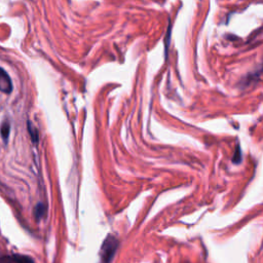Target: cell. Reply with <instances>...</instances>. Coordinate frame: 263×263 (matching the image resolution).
I'll return each instance as SVG.
<instances>
[{"mask_svg":"<svg viewBox=\"0 0 263 263\" xmlns=\"http://www.w3.org/2000/svg\"><path fill=\"white\" fill-rule=\"evenodd\" d=\"M119 247V241L113 236H108L100 251V263H110Z\"/></svg>","mask_w":263,"mask_h":263,"instance_id":"6da1fadb","label":"cell"},{"mask_svg":"<svg viewBox=\"0 0 263 263\" xmlns=\"http://www.w3.org/2000/svg\"><path fill=\"white\" fill-rule=\"evenodd\" d=\"M13 91V82L9 74L0 68V92L5 94H11Z\"/></svg>","mask_w":263,"mask_h":263,"instance_id":"7a4b0ae2","label":"cell"},{"mask_svg":"<svg viewBox=\"0 0 263 263\" xmlns=\"http://www.w3.org/2000/svg\"><path fill=\"white\" fill-rule=\"evenodd\" d=\"M9 260L13 263H34L32 258L24 255H13Z\"/></svg>","mask_w":263,"mask_h":263,"instance_id":"3957f363","label":"cell"},{"mask_svg":"<svg viewBox=\"0 0 263 263\" xmlns=\"http://www.w3.org/2000/svg\"><path fill=\"white\" fill-rule=\"evenodd\" d=\"M28 132H29V134H30V137H31L32 142H33V143H38V140H39L38 131H37V129L32 125V123H30V122L28 123Z\"/></svg>","mask_w":263,"mask_h":263,"instance_id":"277c9868","label":"cell"},{"mask_svg":"<svg viewBox=\"0 0 263 263\" xmlns=\"http://www.w3.org/2000/svg\"><path fill=\"white\" fill-rule=\"evenodd\" d=\"M45 210H46V209H45L43 203H38L37 206L35 207V211H34L35 218H36L37 220L43 218V216H44V214H45Z\"/></svg>","mask_w":263,"mask_h":263,"instance_id":"5b68a950","label":"cell"},{"mask_svg":"<svg viewBox=\"0 0 263 263\" xmlns=\"http://www.w3.org/2000/svg\"><path fill=\"white\" fill-rule=\"evenodd\" d=\"M10 131H11V128H10V124L9 123H5L2 127V136L5 140H8L9 139V136H10Z\"/></svg>","mask_w":263,"mask_h":263,"instance_id":"8992f818","label":"cell"}]
</instances>
